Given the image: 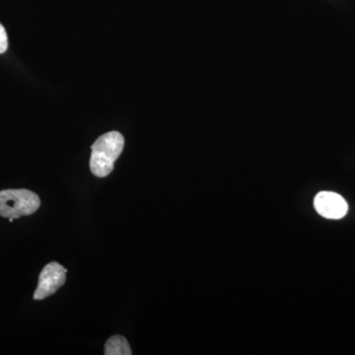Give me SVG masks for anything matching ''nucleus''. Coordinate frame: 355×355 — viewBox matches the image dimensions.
Masks as SVG:
<instances>
[{"instance_id":"f257e3e1","label":"nucleus","mask_w":355,"mask_h":355,"mask_svg":"<svg viewBox=\"0 0 355 355\" xmlns=\"http://www.w3.org/2000/svg\"><path fill=\"white\" fill-rule=\"evenodd\" d=\"M125 146V139L119 132L101 135L91 149L90 170L96 177L105 178L114 170V162L120 157Z\"/></svg>"},{"instance_id":"f03ea898","label":"nucleus","mask_w":355,"mask_h":355,"mask_svg":"<svg viewBox=\"0 0 355 355\" xmlns=\"http://www.w3.org/2000/svg\"><path fill=\"white\" fill-rule=\"evenodd\" d=\"M41 200L29 190H4L0 191V216L20 218L31 216L39 209Z\"/></svg>"},{"instance_id":"7ed1b4c3","label":"nucleus","mask_w":355,"mask_h":355,"mask_svg":"<svg viewBox=\"0 0 355 355\" xmlns=\"http://www.w3.org/2000/svg\"><path fill=\"white\" fill-rule=\"evenodd\" d=\"M64 268L55 261L48 263L40 275L38 287L34 293L35 300H43L53 295L64 286Z\"/></svg>"},{"instance_id":"20e7f679","label":"nucleus","mask_w":355,"mask_h":355,"mask_svg":"<svg viewBox=\"0 0 355 355\" xmlns=\"http://www.w3.org/2000/svg\"><path fill=\"white\" fill-rule=\"evenodd\" d=\"M314 207L320 216L328 219L343 218L349 210L345 198L334 191H320L314 198Z\"/></svg>"},{"instance_id":"39448f33","label":"nucleus","mask_w":355,"mask_h":355,"mask_svg":"<svg viewBox=\"0 0 355 355\" xmlns=\"http://www.w3.org/2000/svg\"><path fill=\"white\" fill-rule=\"evenodd\" d=\"M106 355H130L132 354L127 338L123 336H114L107 340L105 345Z\"/></svg>"},{"instance_id":"423d86ee","label":"nucleus","mask_w":355,"mask_h":355,"mask_svg":"<svg viewBox=\"0 0 355 355\" xmlns=\"http://www.w3.org/2000/svg\"><path fill=\"white\" fill-rule=\"evenodd\" d=\"M8 48V38L3 26L0 23V53H6Z\"/></svg>"}]
</instances>
